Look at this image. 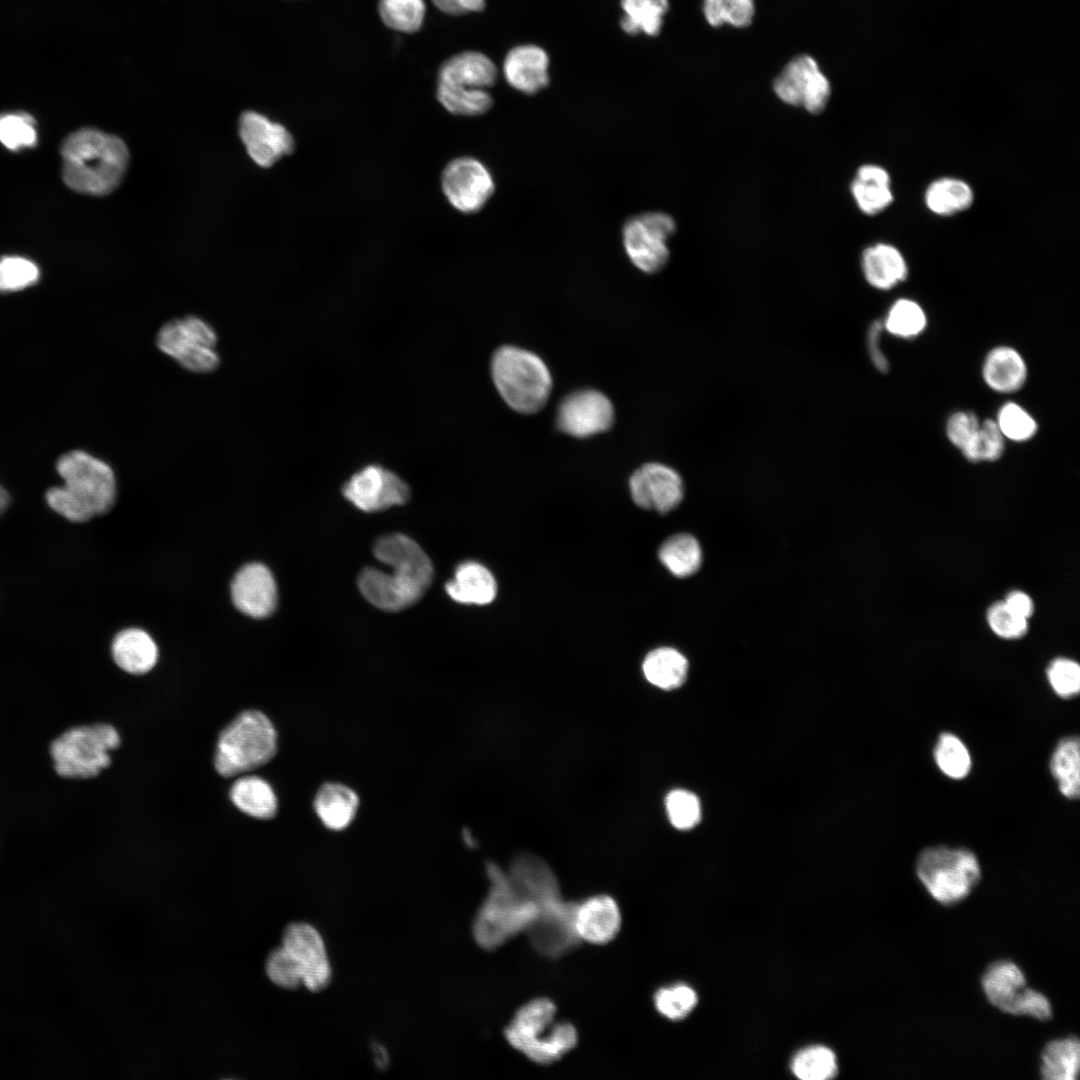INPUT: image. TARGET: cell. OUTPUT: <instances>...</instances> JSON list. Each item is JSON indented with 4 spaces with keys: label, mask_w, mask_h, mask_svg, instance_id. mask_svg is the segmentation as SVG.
I'll list each match as a JSON object with an SVG mask.
<instances>
[{
    "label": "cell",
    "mask_w": 1080,
    "mask_h": 1080,
    "mask_svg": "<svg viewBox=\"0 0 1080 1080\" xmlns=\"http://www.w3.org/2000/svg\"><path fill=\"white\" fill-rule=\"evenodd\" d=\"M494 385L505 403L522 414L540 411L549 399L552 378L536 354L505 345L495 351L491 360Z\"/></svg>",
    "instance_id": "5b68a950"
},
{
    "label": "cell",
    "mask_w": 1080,
    "mask_h": 1080,
    "mask_svg": "<svg viewBox=\"0 0 1080 1080\" xmlns=\"http://www.w3.org/2000/svg\"><path fill=\"white\" fill-rule=\"evenodd\" d=\"M996 423L1004 438L1016 442L1031 439L1037 431L1034 418L1014 402H1008L999 409Z\"/></svg>",
    "instance_id": "f6af8a7d"
},
{
    "label": "cell",
    "mask_w": 1080,
    "mask_h": 1080,
    "mask_svg": "<svg viewBox=\"0 0 1080 1080\" xmlns=\"http://www.w3.org/2000/svg\"><path fill=\"white\" fill-rule=\"evenodd\" d=\"M437 98L448 112L459 116L482 115L494 103L488 90L463 89L441 83L437 84Z\"/></svg>",
    "instance_id": "8d00e7d4"
},
{
    "label": "cell",
    "mask_w": 1080,
    "mask_h": 1080,
    "mask_svg": "<svg viewBox=\"0 0 1080 1080\" xmlns=\"http://www.w3.org/2000/svg\"><path fill=\"white\" fill-rule=\"evenodd\" d=\"M377 560L391 573L367 567L358 577L360 592L375 607L401 611L422 598L432 583L433 565L424 550L403 534L379 538L373 547Z\"/></svg>",
    "instance_id": "6da1fadb"
},
{
    "label": "cell",
    "mask_w": 1080,
    "mask_h": 1080,
    "mask_svg": "<svg viewBox=\"0 0 1080 1080\" xmlns=\"http://www.w3.org/2000/svg\"><path fill=\"white\" fill-rule=\"evenodd\" d=\"M1050 770L1062 795L1069 799L1078 798L1080 792L1078 737L1069 736L1057 744L1051 757Z\"/></svg>",
    "instance_id": "e575fe53"
},
{
    "label": "cell",
    "mask_w": 1080,
    "mask_h": 1080,
    "mask_svg": "<svg viewBox=\"0 0 1080 1080\" xmlns=\"http://www.w3.org/2000/svg\"><path fill=\"white\" fill-rule=\"evenodd\" d=\"M986 619L991 630L1003 639H1018L1028 631V619L1012 612L1003 600L993 603L988 608Z\"/></svg>",
    "instance_id": "f5cc1de1"
},
{
    "label": "cell",
    "mask_w": 1080,
    "mask_h": 1080,
    "mask_svg": "<svg viewBox=\"0 0 1080 1080\" xmlns=\"http://www.w3.org/2000/svg\"><path fill=\"white\" fill-rule=\"evenodd\" d=\"M112 656L123 671L142 675L156 665L158 648L144 630L129 628L119 632L112 643Z\"/></svg>",
    "instance_id": "4316f807"
},
{
    "label": "cell",
    "mask_w": 1080,
    "mask_h": 1080,
    "mask_svg": "<svg viewBox=\"0 0 1080 1080\" xmlns=\"http://www.w3.org/2000/svg\"><path fill=\"white\" fill-rule=\"evenodd\" d=\"M359 805L357 794L339 783H326L314 798V809L322 823L331 830H343L355 817Z\"/></svg>",
    "instance_id": "f1b7e54d"
},
{
    "label": "cell",
    "mask_w": 1080,
    "mask_h": 1080,
    "mask_svg": "<svg viewBox=\"0 0 1080 1080\" xmlns=\"http://www.w3.org/2000/svg\"><path fill=\"white\" fill-rule=\"evenodd\" d=\"M490 889L472 925L476 943L493 950L522 931H527L537 919L541 908L550 900L532 896L496 863L486 864ZM554 899V898H553Z\"/></svg>",
    "instance_id": "277c9868"
},
{
    "label": "cell",
    "mask_w": 1080,
    "mask_h": 1080,
    "mask_svg": "<svg viewBox=\"0 0 1080 1080\" xmlns=\"http://www.w3.org/2000/svg\"><path fill=\"white\" fill-rule=\"evenodd\" d=\"M63 485L47 491L46 500L56 513L72 522H84L108 512L117 493L113 469L105 461L81 450L70 451L57 462Z\"/></svg>",
    "instance_id": "3957f363"
},
{
    "label": "cell",
    "mask_w": 1080,
    "mask_h": 1080,
    "mask_svg": "<svg viewBox=\"0 0 1080 1080\" xmlns=\"http://www.w3.org/2000/svg\"><path fill=\"white\" fill-rule=\"evenodd\" d=\"M556 1007L546 998L522 1006L505 1029L510 1045L537 1064H551L576 1046L577 1032L568 1022H555Z\"/></svg>",
    "instance_id": "8992f818"
},
{
    "label": "cell",
    "mask_w": 1080,
    "mask_h": 1080,
    "mask_svg": "<svg viewBox=\"0 0 1080 1080\" xmlns=\"http://www.w3.org/2000/svg\"><path fill=\"white\" fill-rule=\"evenodd\" d=\"M39 278L37 266L21 257L0 259V291H16L34 284Z\"/></svg>",
    "instance_id": "f907efd6"
},
{
    "label": "cell",
    "mask_w": 1080,
    "mask_h": 1080,
    "mask_svg": "<svg viewBox=\"0 0 1080 1080\" xmlns=\"http://www.w3.org/2000/svg\"><path fill=\"white\" fill-rule=\"evenodd\" d=\"M629 489L638 506L660 513L676 508L684 495L681 476L661 463H647L638 468L630 477Z\"/></svg>",
    "instance_id": "ac0fdd59"
},
{
    "label": "cell",
    "mask_w": 1080,
    "mask_h": 1080,
    "mask_svg": "<svg viewBox=\"0 0 1080 1080\" xmlns=\"http://www.w3.org/2000/svg\"><path fill=\"white\" fill-rule=\"evenodd\" d=\"M792 1072L802 1080H824L837 1073L833 1051L823 1046H811L799 1051L792 1060Z\"/></svg>",
    "instance_id": "60d3db41"
},
{
    "label": "cell",
    "mask_w": 1080,
    "mask_h": 1080,
    "mask_svg": "<svg viewBox=\"0 0 1080 1080\" xmlns=\"http://www.w3.org/2000/svg\"><path fill=\"white\" fill-rule=\"evenodd\" d=\"M654 1003L657 1011L671 1020L687 1016L697 1003L695 991L684 984L663 987L656 991Z\"/></svg>",
    "instance_id": "bcb514c9"
},
{
    "label": "cell",
    "mask_w": 1080,
    "mask_h": 1080,
    "mask_svg": "<svg viewBox=\"0 0 1080 1080\" xmlns=\"http://www.w3.org/2000/svg\"><path fill=\"white\" fill-rule=\"evenodd\" d=\"M155 342L160 352L191 373L213 372L221 361L217 332L199 316L186 315L167 321L159 328Z\"/></svg>",
    "instance_id": "30bf717a"
},
{
    "label": "cell",
    "mask_w": 1080,
    "mask_h": 1080,
    "mask_svg": "<svg viewBox=\"0 0 1080 1080\" xmlns=\"http://www.w3.org/2000/svg\"><path fill=\"white\" fill-rule=\"evenodd\" d=\"M973 199V191L969 184L952 177H943L932 182L924 198L927 208L941 216L966 210L971 206Z\"/></svg>",
    "instance_id": "836d02e7"
},
{
    "label": "cell",
    "mask_w": 1080,
    "mask_h": 1080,
    "mask_svg": "<svg viewBox=\"0 0 1080 1080\" xmlns=\"http://www.w3.org/2000/svg\"><path fill=\"white\" fill-rule=\"evenodd\" d=\"M119 745L118 731L112 725L97 723L65 730L51 742L49 753L59 776L88 779L110 765L109 753Z\"/></svg>",
    "instance_id": "ba28073f"
},
{
    "label": "cell",
    "mask_w": 1080,
    "mask_h": 1080,
    "mask_svg": "<svg viewBox=\"0 0 1080 1080\" xmlns=\"http://www.w3.org/2000/svg\"><path fill=\"white\" fill-rule=\"evenodd\" d=\"M463 840H464V842L466 843L467 846H469V847H474L475 846V840L472 837V834L470 833V831L468 829L463 830Z\"/></svg>",
    "instance_id": "94428289"
},
{
    "label": "cell",
    "mask_w": 1080,
    "mask_h": 1080,
    "mask_svg": "<svg viewBox=\"0 0 1080 1080\" xmlns=\"http://www.w3.org/2000/svg\"><path fill=\"white\" fill-rule=\"evenodd\" d=\"M281 942L299 967L302 985L317 992L330 983L332 968L326 945L313 925L290 923L283 931Z\"/></svg>",
    "instance_id": "9a60e30c"
},
{
    "label": "cell",
    "mask_w": 1080,
    "mask_h": 1080,
    "mask_svg": "<svg viewBox=\"0 0 1080 1080\" xmlns=\"http://www.w3.org/2000/svg\"><path fill=\"white\" fill-rule=\"evenodd\" d=\"M642 669L649 683L660 689L672 690L685 682L688 661L678 650L660 647L646 655Z\"/></svg>",
    "instance_id": "1f68e13d"
},
{
    "label": "cell",
    "mask_w": 1080,
    "mask_h": 1080,
    "mask_svg": "<svg viewBox=\"0 0 1080 1080\" xmlns=\"http://www.w3.org/2000/svg\"><path fill=\"white\" fill-rule=\"evenodd\" d=\"M703 13L712 27L725 24L744 28L751 24L754 14V0H703Z\"/></svg>",
    "instance_id": "b9f144b4"
},
{
    "label": "cell",
    "mask_w": 1080,
    "mask_h": 1080,
    "mask_svg": "<svg viewBox=\"0 0 1080 1080\" xmlns=\"http://www.w3.org/2000/svg\"><path fill=\"white\" fill-rule=\"evenodd\" d=\"M662 564L677 577L693 575L702 562V551L696 538L687 533L667 539L659 549Z\"/></svg>",
    "instance_id": "d590c367"
},
{
    "label": "cell",
    "mask_w": 1080,
    "mask_h": 1080,
    "mask_svg": "<svg viewBox=\"0 0 1080 1080\" xmlns=\"http://www.w3.org/2000/svg\"><path fill=\"white\" fill-rule=\"evenodd\" d=\"M229 795L236 808L256 819H271L278 809L277 797L271 785L255 775L239 777L232 784Z\"/></svg>",
    "instance_id": "f546056e"
},
{
    "label": "cell",
    "mask_w": 1080,
    "mask_h": 1080,
    "mask_svg": "<svg viewBox=\"0 0 1080 1080\" xmlns=\"http://www.w3.org/2000/svg\"><path fill=\"white\" fill-rule=\"evenodd\" d=\"M239 132L248 154L261 167H270L294 151L291 133L260 113L244 112L240 117Z\"/></svg>",
    "instance_id": "d6986e66"
},
{
    "label": "cell",
    "mask_w": 1080,
    "mask_h": 1080,
    "mask_svg": "<svg viewBox=\"0 0 1080 1080\" xmlns=\"http://www.w3.org/2000/svg\"><path fill=\"white\" fill-rule=\"evenodd\" d=\"M1004 439L996 421L987 419L961 451L971 462L995 461L1002 456Z\"/></svg>",
    "instance_id": "7bdbcfd3"
},
{
    "label": "cell",
    "mask_w": 1080,
    "mask_h": 1080,
    "mask_svg": "<svg viewBox=\"0 0 1080 1080\" xmlns=\"http://www.w3.org/2000/svg\"><path fill=\"white\" fill-rule=\"evenodd\" d=\"M442 191L458 211H480L495 192L490 170L478 159L463 156L450 161L441 174Z\"/></svg>",
    "instance_id": "4fadbf2b"
},
{
    "label": "cell",
    "mask_w": 1080,
    "mask_h": 1080,
    "mask_svg": "<svg viewBox=\"0 0 1080 1080\" xmlns=\"http://www.w3.org/2000/svg\"><path fill=\"white\" fill-rule=\"evenodd\" d=\"M1080 1071V1043L1075 1035L1049 1041L1042 1050L1040 1075L1045 1080H1076Z\"/></svg>",
    "instance_id": "4dcf8cb0"
},
{
    "label": "cell",
    "mask_w": 1080,
    "mask_h": 1080,
    "mask_svg": "<svg viewBox=\"0 0 1080 1080\" xmlns=\"http://www.w3.org/2000/svg\"><path fill=\"white\" fill-rule=\"evenodd\" d=\"M1047 678L1054 692L1062 698H1071L1080 689V667L1072 659L1059 657L1050 662Z\"/></svg>",
    "instance_id": "816d5d0a"
},
{
    "label": "cell",
    "mask_w": 1080,
    "mask_h": 1080,
    "mask_svg": "<svg viewBox=\"0 0 1080 1080\" xmlns=\"http://www.w3.org/2000/svg\"><path fill=\"white\" fill-rule=\"evenodd\" d=\"M622 31L630 36L643 33L655 37L661 32L669 0H620Z\"/></svg>",
    "instance_id": "d6a6232c"
},
{
    "label": "cell",
    "mask_w": 1080,
    "mask_h": 1080,
    "mask_svg": "<svg viewBox=\"0 0 1080 1080\" xmlns=\"http://www.w3.org/2000/svg\"><path fill=\"white\" fill-rule=\"evenodd\" d=\"M372 1050H373V1056H374V1059H375V1064L380 1069H385L386 1066L389 1064V1055H388V1052L386 1051L385 1047H383L379 1043H375L373 1045V1047H372Z\"/></svg>",
    "instance_id": "680465c9"
},
{
    "label": "cell",
    "mask_w": 1080,
    "mask_h": 1080,
    "mask_svg": "<svg viewBox=\"0 0 1080 1080\" xmlns=\"http://www.w3.org/2000/svg\"><path fill=\"white\" fill-rule=\"evenodd\" d=\"M776 96L784 103L802 107L807 112L824 111L831 96V84L817 61L810 55H798L787 63L773 82Z\"/></svg>",
    "instance_id": "7c38bea8"
},
{
    "label": "cell",
    "mask_w": 1080,
    "mask_h": 1080,
    "mask_svg": "<svg viewBox=\"0 0 1080 1080\" xmlns=\"http://www.w3.org/2000/svg\"><path fill=\"white\" fill-rule=\"evenodd\" d=\"M665 807L670 823L679 830L695 827L701 818V806L698 797L687 790L675 789L665 798Z\"/></svg>",
    "instance_id": "ee69618b"
},
{
    "label": "cell",
    "mask_w": 1080,
    "mask_h": 1080,
    "mask_svg": "<svg viewBox=\"0 0 1080 1080\" xmlns=\"http://www.w3.org/2000/svg\"><path fill=\"white\" fill-rule=\"evenodd\" d=\"M549 55L540 46L522 44L511 48L503 62V75L513 89L534 95L550 82Z\"/></svg>",
    "instance_id": "7402d4cb"
},
{
    "label": "cell",
    "mask_w": 1080,
    "mask_h": 1080,
    "mask_svg": "<svg viewBox=\"0 0 1080 1080\" xmlns=\"http://www.w3.org/2000/svg\"><path fill=\"white\" fill-rule=\"evenodd\" d=\"M231 597L243 614L261 619L273 613L277 605V586L271 571L261 563L243 566L234 576Z\"/></svg>",
    "instance_id": "ffe728a7"
},
{
    "label": "cell",
    "mask_w": 1080,
    "mask_h": 1080,
    "mask_svg": "<svg viewBox=\"0 0 1080 1080\" xmlns=\"http://www.w3.org/2000/svg\"><path fill=\"white\" fill-rule=\"evenodd\" d=\"M577 904L564 901L560 896L541 908L537 919L527 930L530 942L537 952L556 958L580 943L575 928Z\"/></svg>",
    "instance_id": "2e32d148"
},
{
    "label": "cell",
    "mask_w": 1080,
    "mask_h": 1080,
    "mask_svg": "<svg viewBox=\"0 0 1080 1080\" xmlns=\"http://www.w3.org/2000/svg\"><path fill=\"white\" fill-rule=\"evenodd\" d=\"M980 426L977 416L968 411H959L950 416L946 425L949 441L960 450L972 439Z\"/></svg>",
    "instance_id": "db71d44e"
},
{
    "label": "cell",
    "mask_w": 1080,
    "mask_h": 1080,
    "mask_svg": "<svg viewBox=\"0 0 1080 1080\" xmlns=\"http://www.w3.org/2000/svg\"><path fill=\"white\" fill-rule=\"evenodd\" d=\"M451 599L462 604L486 605L497 594V584L492 573L482 564L468 561L460 564L452 580L445 585Z\"/></svg>",
    "instance_id": "d4e9b609"
},
{
    "label": "cell",
    "mask_w": 1080,
    "mask_h": 1080,
    "mask_svg": "<svg viewBox=\"0 0 1080 1080\" xmlns=\"http://www.w3.org/2000/svg\"><path fill=\"white\" fill-rule=\"evenodd\" d=\"M63 180L72 190L94 196L113 192L121 183L129 161L126 144L97 129H79L61 145Z\"/></svg>",
    "instance_id": "7a4b0ae2"
},
{
    "label": "cell",
    "mask_w": 1080,
    "mask_h": 1080,
    "mask_svg": "<svg viewBox=\"0 0 1080 1080\" xmlns=\"http://www.w3.org/2000/svg\"><path fill=\"white\" fill-rule=\"evenodd\" d=\"M277 751V733L257 710L237 715L219 734L214 764L224 777L250 772L269 762Z\"/></svg>",
    "instance_id": "52a82bcc"
},
{
    "label": "cell",
    "mask_w": 1080,
    "mask_h": 1080,
    "mask_svg": "<svg viewBox=\"0 0 1080 1080\" xmlns=\"http://www.w3.org/2000/svg\"><path fill=\"white\" fill-rule=\"evenodd\" d=\"M614 418V407L606 395L597 390L583 389L561 401L557 426L570 436L585 438L609 430Z\"/></svg>",
    "instance_id": "e0dca14e"
},
{
    "label": "cell",
    "mask_w": 1080,
    "mask_h": 1080,
    "mask_svg": "<svg viewBox=\"0 0 1080 1080\" xmlns=\"http://www.w3.org/2000/svg\"><path fill=\"white\" fill-rule=\"evenodd\" d=\"M1005 605L1015 614L1029 619L1034 612V603L1025 592L1014 590L1009 592L1003 600Z\"/></svg>",
    "instance_id": "6f0895ef"
},
{
    "label": "cell",
    "mask_w": 1080,
    "mask_h": 1080,
    "mask_svg": "<svg viewBox=\"0 0 1080 1080\" xmlns=\"http://www.w3.org/2000/svg\"><path fill=\"white\" fill-rule=\"evenodd\" d=\"M883 329L884 327L882 322H873L868 331L867 342L869 354L873 364L878 370L886 373L889 369V363L880 347V339Z\"/></svg>",
    "instance_id": "11a10c76"
},
{
    "label": "cell",
    "mask_w": 1080,
    "mask_h": 1080,
    "mask_svg": "<svg viewBox=\"0 0 1080 1080\" xmlns=\"http://www.w3.org/2000/svg\"><path fill=\"white\" fill-rule=\"evenodd\" d=\"M676 228L674 218L661 211L641 213L626 220L622 240L631 263L647 274L660 272L670 258L668 241Z\"/></svg>",
    "instance_id": "8fae6325"
},
{
    "label": "cell",
    "mask_w": 1080,
    "mask_h": 1080,
    "mask_svg": "<svg viewBox=\"0 0 1080 1080\" xmlns=\"http://www.w3.org/2000/svg\"><path fill=\"white\" fill-rule=\"evenodd\" d=\"M620 926V910L612 897L598 895L577 904L575 928L580 940L606 944L617 935Z\"/></svg>",
    "instance_id": "603a6c76"
},
{
    "label": "cell",
    "mask_w": 1080,
    "mask_h": 1080,
    "mask_svg": "<svg viewBox=\"0 0 1080 1080\" xmlns=\"http://www.w3.org/2000/svg\"><path fill=\"white\" fill-rule=\"evenodd\" d=\"M494 62L478 51H465L446 60L440 67L438 83L463 89L491 88L497 81Z\"/></svg>",
    "instance_id": "cb8c5ba5"
},
{
    "label": "cell",
    "mask_w": 1080,
    "mask_h": 1080,
    "mask_svg": "<svg viewBox=\"0 0 1080 1080\" xmlns=\"http://www.w3.org/2000/svg\"><path fill=\"white\" fill-rule=\"evenodd\" d=\"M343 495L362 511L378 512L405 504L409 500L410 489L390 470L380 465H367L344 484Z\"/></svg>",
    "instance_id": "5bb4252c"
},
{
    "label": "cell",
    "mask_w": 1080,
    "mask_h": 1080,
    "mask_svg": "<svg viewBox=\"0 0 1080 1080\" xmlns=\"http://www.w3.org/2000/svg\"><path fill=\"white\" fill-rule=\"evenodd\" d=\"M861 266L866 281L879 290L893 288L904 281L908 274L904 256L888 243L867 247L862 254Z\"/></svg>",
    "instance_id": "484cf974"
},
{
    "label": "cell",
    "mask_w": 1080,
    "mask_h": 1080,
    "mask_svg": "<svg viewBox=\"0 0 1080 1080\" xmlns=\"http://www.w3.org/2000/svg\"><path fill=\"white\" fill-rule=\"evenodd\" d=\"M850 191L857 207L867 215H875L893 202L890 184L854 178Z\"/></svg>",
    "instance_id": "7dc6e473"
},
{
    "label": "cell",
    "mask_w": 1080,
    "mask_h": 1080,
    "mask_svg": "<svg viewBox=\"0 0 1080 1080\" xmlns=\"http://www.w3.org/2000/svg\"><path fill=\"white\" fill-rule=\"evenodd\" d=\"M424 0H379L378 11L383 23L403 33L417 32L425 18Z\"/></svg>",
    "instance_id": "74e56055"
},
{
    "label": "cell",
    "mask_w": 1080,
    "mask_h": 1080,
    "mask_svg": "<svg viewBox=\"0 0 1080 1080\" xmlns=\"http://www.w3.org/2000/svg\"><path fill=\"white\" fill-rule=\"evenodd\" d=\"M916 874L929 895L942 905L967 898L981 879L976 855L965 848L928 847L918 856Z\"/></svg>",
    "instance_id": "9c48e42d"
},
{
    "label": "cell",
    "mask_w": 1080,
    "mask_h": 1080,
    "mask_svg": "<svg viewBox=\"0 0 1080 1080\" xmlns=\"http://www.w3.org/2000/svg\"><path fill=\"white\" fill-rule=\"evenodd\" d=\"M265 971L270 981L284 989L302 985V977L296 962L283 947L273 949L267 956Z\"/></svg>",
    "instance_id": "681fc988"
},
{
    "label": "cell",
    "mask_w": 1080,
    "mask_h": 1080,
    "mask_svg": "<svg viewBox=\"0 0 1080 1080\" xmlns=\"http://www.w3.org/2000/svg\"><path fill=\"white\" fill-rule=\"evenodd\" d=\"M981 986L992 1006L1010 1015H1023L1031 988L1015 962L998 960L991 963L981 977Z\"/></svg>",
    "instance_id": "44dd1931"
},
{
    "label": "cell",
    "mask_w": 1080,
    "mask_h": 1080,
    "mask_svg": "<svg viewBox=\"0 0 1080 1080\" xmlns=\"http://www.w3.org/2000/svg\"><path fill=\"white\" fill-rule=\"evenodd\" d=\"M9 503V496L6 490L0 485V515L6 509Z\"/></svg>",
    "instance_id": "91938a15"
},
{
    "label": "cell",
    "mask_w": 1080,
    "mask_h": 1080,
    "mask_svg": "<svg viewBox=\"0 0 1080 1080\" xmlns=\"http://www.w3.org/2000/svg\"><path fill=\"white\" fill-rule=\"evenodd\" d=\"M985 383L999 393L1018 391L1027 378V367L1022 356L1013 348L999 346L992 349L983 364Z\"/></svg>",
    "instance_id": "83f0119b"
},
{
    "label": "cell",
    "mask_w": 1080,
    "mask_h": 1080,
    "mask_svg": "<svg viewBox=\"0 0 1080 1080\" xmlns=\"http://www.w3.org/2000/svg\"><path fill=\"white\" fill-rule=\"evenodd\" d=\"M34 120L27 113L0 116V142L11 150L31 147L36 143Z\"/></svg>",
    "instance_id": "c3c4849f"
},
{
    "label": "cell",
    "mask_w": 1080,
    "mask_h": 1080,
    "mask_svg": "<svg viewBox=\"0 0 1080 1080\" xmlns=\"http://www.w3.org/2000/svg\"><path fill=\"white\" fill-rule=\"evenodd\" d=\"M926 324V315L921 306L911 299L902 298L890 307L883 327L894 336L912 338L919 335Z\"/></svg>",
    "instance_id": "f35d334b"
},
{
    "label": "cell",
    "mask_w": 1080,
    "mask_h": 1080,
    "mask_svg": "<svg viewBox=\"0 0 1080 1080\" xmlns=\"http://www.w3.org/2000/svg\"><path fill=\"white\" fill-rule=\"evenodd\" d=\"M939 769L952 779L966 777L971 769V757L967 747L954 734L942 733L934 749Z\"/></svg>",
    "instance_id": "ab89813d"
},
{
    "label": "cell",
    "mask_w": 1080,
    "mask_h": 1080,
    "mask_svg": "<svg viewBox=\"0 0 1080 1080\" xmlns=\"http://www.w3.org/2000/svg\"><path fill=\"white\" fill-rule=\"evenodd\" d=\"M442 12L450 15H461L470 12H481L486 6L485 0H431Z\"/></svg>",
    "instance_id": "9f6ffc18"
}]
</instances>
